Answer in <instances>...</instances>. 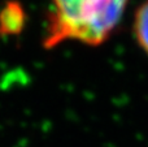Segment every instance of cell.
<instances>
[{"label":"cell","mask_w":148,"mask_h":147,"mask_svg":"<svg viewBox=\"0 0 148 147\" xmlns=\"http://www.w3.org/2000/svg\"><path fill=\"white\" fill-rule=\"evenodd\" d=\"M127 0H52L44 46L64 41L104 43L121 21Z\"/></svg>","instance_id":"1"},{"label":"cell","mask_w":148,"mask_h":147,"mask_svg":"<svg viewBox=\"0 0 148 147\" xmlns=\"http://www.w3.org/2000/svg\"><path fill=\"white\" fill-rule=\"evenodd\" d=\"M25 25V13L20 3L8 1L0 12V34H18Z\"/></svg>","instance_id":"2"},{"label":"cell","mask_w":148,"mask_h":147,"mask_svg":"<svg viewBox=\"0 0 148 147\" xmlns=\"http://www.w3.org/2000/svg\"><path fill=\"white\" fill-rule=\"evenodd\" d=\"M134 35L139 47L148 55V0L136 9L134 18Z\"/></svg>","instance_id":"3"}]
</instances>
